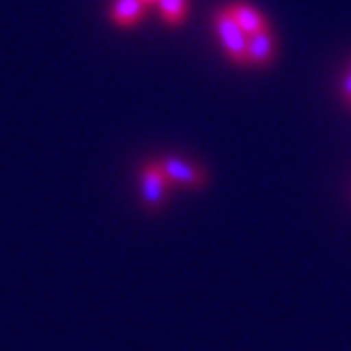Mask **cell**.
Returning a JSON list of instances; mask_svg holds the SVG:
<instances>
[{"label":"cell","instance_id":"6","mask_svg":"<svg viewBox=\"0 0 351 351\" xmlns=\"http://www.w3.org/2000/svg\"><path fill=\"white\" fill-rule=\"evenodd\" d=\"M145 16V3L141 0H114L111 3V19L116 25L132 27Z\"/></svg>","mask_w":351,"mask_h":351},{"label":"cell","instance_id":"5","mask_svg":"<svg viewBox=\"0 0 351 351\" xmlns=\"http://www.w3.org/2000/svg\"><path fill=\"white\" fill-rule=\"evenodd\" d=\"M274 50H276V41L270 29H263V32L247 36V64L252 66L270 64L274 57Z\"/></svg>","mask_w":351,"mask_h":351},{"label":"cell","instance_id":"3","mask_svg":"<svg viewBox=\"0 0 351 351\" xmlns=\"http://www.w3.org/2000/svg\"><path fill=\"white\" fill-rule=\"evenodd\" d=\"M161 168L163 173H166V179H170V182H175L179 186H202L204 184V170L193 166V163H189L186 159H179V156H166V159L161 161Z\"/></svg>","mask_w":351,"mask_h":351},{"label":"cell","instance_id":"9","mask_svg":"<svg viewBox=\"0 0 351 351\" xmlns=\"http://www.w3.org/2000/svg\"><path fill=\"white\" fill-rule=\"evenodd\" d=\"M141 3H145V5H147V3H156V0H141Z\"/></svg>","mask_w":351,"mask_h":351},{"label":"cell","instance_id":"7","mask_svg":"<svg viewBox=\"0 0 351 351\" xmlns=\"http://www.w3.org/2000/svg\"><path fill=\"white\" fill-rule=\"evenodd\" d=\"M156 5L168 25H179L189 14V0H156Z\"/></svg>","mask_w":351,"mask_h":351},{"label":"cell","instance_id":"8","mask_svg":"<svg viewBox=\"0 0 351 351\" xmlns=\"http://www.w3.org/2000/svg\"><path fill=\"white\" fill-rule=\"evenodd\" d=\"M342 95H345L347 100H351V71L347 73V77L342 80Z\"/></svg>","mask_w":351,"mask_h":351},{"label":"cell","instance_id":"4","mask_svg":"<svg viewBox=\"0 0 351 351\" xmlns=\"http://www.w3.org/2000/svg\"><path fill=\"white\" fill-rule=\"evenodd\" d=\"M227 10L231 16H234L238 27H241L247 36L263 32V29H270L263 14H261L256 7H252L250 3H231V5H227Z\"/></svg>","mask_w":351,"mask_h":351},{"label":"cell","instance_id":"2","mask_svg":"<svg viewBox=\"0 0 351 351\" xmlns=\"http://www.w3.org/2000/svg\"><path fill=\"white\" fill-rule=\"evenodd\" d=\"M166 173H163L161 163H147L141 173V193H143V202L150 208H156L163 204L166 197Z\"/></svg>","mask_w":351,"mask_h":351},{"label":"cell","instance_id":"1","mask_svg":"<svg viewBox=\"0 0 351 351\" xmlns=\"http://www.w3.org/2000/svg\"><path fill=\"white\" fill-rule=\"evenodd\" d=\"M213 21H215V29H218L220 43L229 55V59H234L236 64H247V34L238 27L227 7H220L213 14Z\"/></svg>","mask_w":351,"mask_h":351}]
</instances>
